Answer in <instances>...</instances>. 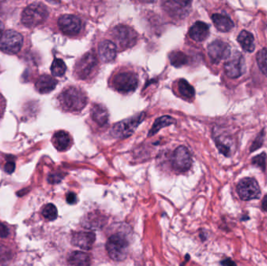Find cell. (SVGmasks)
<instances>
[{"mask_svg": "<svg viewBox=\"0 0 267 266\" xmlns=\"http://www.w3.org/2000/svg\"><path fill=\"white\" fill-rule=\"evenodd\" d=\"M61 105L66 110L78 112L87 105L88 98L85 92L76 87H70L62 91L60 96Z\"/></svg>", "mask_w": 267, "mask_h": 266, "instance_id": "cell-1", "label": "cell"}, {"mask_svg": "<svg viewBox=\"0 0 267 266\" xmlns=\"http://www.w3.org/2000/svg\"><path fill=\"white\" fill-rule=\"evenodd\" d=\"M49 16L46 6L40 2L31 4L22 13L21 22L27 27H34L41 24Z\"/></svg>", "mask_w": 267, "mask_h": 266, "instance_id": "cell-2", "label": "cell"}, {"mask_svg": "<svg viewBox=\"0 0 267 266\" xmlns=\"http://www.w3.org/2000/svg\"><path fill=\"white\" fill-rule=\"evenodd\" d=\"M128 241L124 235L114 234L108 239L106 251L113 260L121 262L127 258Z\"/></svg>", "mask_w": 267, "mask_h": 266, "instance_id": "cell-3", "label": "cell"}, {"mask_svg": "<svg viewBox=\"0 0 267 266\" xmlns=\"http://www.w3.org/2000/svg\"><path fill=\"white\" fill-rule=\"evenodd\" d=\"M144 119V113H141L131 118L123 120L113 126L110 134L113 138L117 139L128 138L134 134Z\"/></svg>", "mask_w": 267, "mask_h": 266, "instance_id": "cell-4", "label": "cell"}, {"mask_svg": "<svg viewBox=\"0 0 267 266\" xmlns=\"http://www.w3.org/2000/svg\"><path fill=\"white\" fill-rule=\"evenodd\" d=\"M112 36L117 41V45L122 49L132 47L138 40V34L128 26H116L112 31Z\"/></svg>", "mask_w": 267, "mask_h": 266, "instance_id": "cell-5", "label": "cell"}, {"mask_svg": "<svg viewBox=\"0 0 267 266\" xmlns=\"http://www.w3.org/2000/svg\"><path fill=\"white\" fill-rule=\"evenodd\" d=\"M23 45V37L17 31L9 30L0 37V50L7 54L18 53Z\"/></svg>", "mask_w": 267, "mask_h": 266, "instance_id": "cell-6", "label": "cell"}, {"mask_svg": "<svg viewBox=\"0 0 267 266\" xmlns=\"http://www.w3.org/2000/svg\"><path fill=\"white\" fill-rule=\"evenodd\" d=\"M113 88L121 93H130L138 88L139 78L133 73H121L116 75L113 79Z\"/></svg>", "mask_w": 267, "mask_h": 266, "instance_id": "cell-7", "label": "cell"}, {"mask_svg": "<svg viewBox=\"0 0 267 266\" xmlns=\"http://www.w3.org/2000/svg\"><path fill=\"white\" fill-rule=\"evenodd\" d=\"M246 70V62L243 55L239 52L230 53V57L226 59L225 64V71L228 78L235 79L244 74Z\"/></svg>", "mask_w": 267, "mask_h": 266, "instance_id": "cell-8", "label": "cell"}, {"mask_svg": "<svg viewBox=\"0 0 267 266\" xmlns=\"http://www.w3.org/2000/svg\"><path fill=\"white\" fill-rule=\"evenodd\" d=\"M238 195L243 201H250L260 198V188L257 181L253 178L242 179L237 186Z\"/></svg>", "mask_w": 267, "mask_h": 266, "instance_id": "cell-9", "label": "cell"}, {"mask_svg": "<svg viewBox=\"0 0 267 266\" xmlns=\"http://www.w3.org/2000/svg\"><path fill=\"white\" fill-rule=\"evenodd\" d=\"M98 64L97 57L94 53H87L77 62L75 72L80 79H87L96 70Z\"/></svg>", "mask_w": 267, "mask_h": 266, "instance_id": "cell-10", "label": "cell"}, {"mask_svg": "<svg viewBox=\"0 0 267 266\" xmlns=\"http://www.w3.org/2000/svg\"><path fill=\"white\" fill-rule=\"evenodd\" d=\"M171 164L176 171L180 173L187 171L192 164L191 154L187 148L184 146L176 148L172 155Z\"/></svg>", "mask_w": 267, "mask_h": 266, "instance_id": "cell-11", "label": "cell"}, {"mask_svg": "<svg viewBox=\"0 0 267 266\" xmlns=\"http://www.w3.org/2000/svg\"><path fill=\"white\" fill-rule=\"evenodd\" d=\"M230 47L227 43L216 40L208 46V54L213 63H219L230 57Z\"/></svg>", "mask_w": 267, "mask_h": 266, "instance_id": "cell-12", "label": "cell"}, {"mask_svg": "<svg viewBox=\"0 0 267 266\" xmlns=\"http://www.w3.org/2000/svg\"><path fill=\"white\" fill-rule=\"evenodd\" d=\"M58 26L65 35H76L82 29V22L76 16L65 14L59 18Z\"/></svg>", "mask_w": 267, "mask_h": 266, "instance_id": "cell-13", "label": "cell"}, {"mask_svg": "<svg viewBox=\"0 0 267 266\" xmlns=\"http://www.w3.org/2000/svg\"><path fill=\"white\" fill-rule=\"evenodd\" d=\"M96 241V234L93 232L80 231L74 233L71 238V243L83 250L92 248Z\"/></svg>", "mask_w": 267, "mask_h": 266, "instance_id": "cell-14", "label": "cell"}, {"mask_svg": "<svg viewBox=\"0 0 267 266\" xmlns=\"http://www.w3.org/2000/svg\"><path fill=\"white\" fill-rule=\"evenodd\" d=\"M99 54L103 62H111L117 56V45L110 40H104L99 45Z\"/></svg>", "mask_w": 267, "mask_h": 266, "instance_id": "cell-15", "label": "cell"}, {"mask_svg": "<svg viewBox=\"0 0 267 266\" xmlns=\"http://www.w3.org/2000/svg\"><path fill=\"white\" fill-rule=\"evenodd\" d=\"M105 224L106 218L97 212H91L82 220V225L88 229H99L103 227Z\"/></svg>", "mask_w": 267, "mask_h": 266, "instance_id": "cell-16", "label": "cell"}, {"mask_svg": "<svg viewBox=\"0 0 267 266\" xmlns=\"http://www.w3.org/2000/svg\"><path fill=\"white\" fill-rule=\"evenodd\" d=\"M209 35V26L204 22H196L189 30L190 38L195 41H205Z\"/></svg>", "mask_w": 267, "mask_h": 266, "instance_id": "cell-17", "label": "cell"}, {"mask_svg": "<svg viewBox=\"0 0 267 266\" xmlns=\"http://www.w3.org/2000/svg\"><path fill=\"white\" fill-rule=\"evenodd\" d=\"M57 81L49 75H42L39 77L35 83V88L41 94L49 93L57 87Z\"/></svg>", "mask_w": 267, "mask_h": 266, "instance_id": "cell-18", "label": "cell"}, {"mask_svg": "<svg viewBox=\"0 0 267 266\" xmlns=\"http://www.w3.org/2000/svg\"><path fill=\"white\" fill-rule=\"evenodd\" d=\"M91 116L92 120L98 125L103 126H105L109 120V113L107 109L104 105L100 104H95L91 110Z\"/></svg>", "mask_w": 267, "mask_h": 266, "instance_id": "cell-19", "label": "cell"}, {"mask_svg": "<svg viewBox=\"0 0 267 266\" xmlns=\"http://www.w3.org/2000/svg\"><path fill=\"white\" fill-rule=\"evenodd\" d=\"M213 23L218 31L228 32L234 27V22L229 17L223 14H215L212 16Z\"/></svg>", "mask_w": 267, "mask_h": 266, "instance_id": "cell-20", "label": "cell"}, {"mask_svg": "<svg viewBox=\"0 0 267 266\" xmlns=\"http://www.w3.org/2000/svg\"><path fill=\"white\" fill-rule=\"evenodd\" d=\"M53 143L55 147L59 151L62 152L71 145V138L68 133L65 132L63 130H61L54 134L53 138Z\"/></svg>", "mask_w": 267, "mask_h": 266, "instance_id": "cell-21", "label": "cell"}, {"mask_svg": "<svg viewBox=\"0 0 267 266\" xmlns=\"http://www.w3.org/2000/svg\"><path fill=\"white\" fill-rule=\"evenodd\" d=\"M238 41L242 49L248 53H252L255 50V40L252 33L247 31H242L238 37Z\"/></svg>", "mask_w": 267, "mask_h": 266, "instance_id": "cell-22", "label": "cell"}, {"mask_svg": "<svg viewBox=\"0 0 267 266\" xmlns=\"http://www.w3.org/2000/svg\"><path fill=\"white\" fill-rule=\"evenodd\" d=\"M68 263L71 266H89L91 257L87 253L74 251L68 258Z\"/></svg>", "mask_w": 267, "mask_h": 266, "instance_id": "cell-23", "label": "cell"}, {"mask_svg": "<svg viewBox=\"0 0 267 266\" xmlns=\"http://www.w3.org/2000/svg\"><path fill=\"white\" fill-rule=\"evenodd\" d=\"M176 121L170 116H164L160 117L155 121L154 124L152 126L150 131L148 133V137L153 136L156 133H158L161 129L166 126L175 123Z\"/></svg>", "mask_w": 267, "mask_h": 266, "instance_id": "cell-24", "label": "cell"}, {"mask_svg": "<svg viewBox=\"0 0 267 266\" xmlns=\"http://www.w3.org/2000/svg\"><path fill=\"white\" fill-rule=\"evenodd\" d=\"M178 91L182 97L186 99H191L195 96V89L186 80H180L178 82Z\"/></svg>", "mask_w": 267, "mask_h": 266, "instance_id": "cell-25", "label": "cell"}, {"mask_svg": "<svg viewBox=\"0 0 267 266\" xmlns=\"http://www.w3.org/2000/svg\"><path fill=\"white\" fill-rule=\"evenodd\" d=\"M66 66L65 62L61 59H55L52 66H51V72L55 77H62L66 73Z\"/></svg>", "mask_w": 267, "mask_h": 266, "instance_id": "cell-26", "label": "cell"}, {"mask_svg": "<svg viewBox=\"0 0 267 266\" xmlns=\"http://www.w3.org/2000/svg\"><path fill=\"white\" fill-rule=\"evenodd\" d=\"M170 63L175 67H181L186 64L187 61V56L180 51L173 52L170 55Z\"/></svg>", "mask_w": 267, "mask_h": 266, "instance_id": "cell-27", "label": "cell"}, {"mask_svg": "<svg viewBox=\"0 0 267 266\" xmlns=\"http://www.w3.org/2000/svg\"><path fill=\"white\" fill-rule=\"evenodd\" d=\"M256 61L258 66L260 67L263 74L267 76V49H261L259 51L256 55Z\"/></svg>", "mask_w": 267, "mask_h": 266, "instance_id": "cell-28", "label": "cell"}, {"mask_svg": "<svg viewBox=\"0 0 267 266\" xmlns=\"http://www.w3.org/2000/svg\"><path fill=\"white\" fill-rule=\"evenodd\" d=\"M191 0H168V5L174 11L185 10L191 6Z\"/></svg>", "mask_w": 267, "mask_h": 266, "instance_id": "cell-29", "label": "cell"}, {"mask_svg": "<svg viewBox=\"0 0 267 266\" xmlns=\"http://www.w3.org/2000/svg\"><path fill=\"white\" fill-rule=\"evenodd\" d=\"M42 215L45 219L50 221L56 220L58 216L57 208L53 204H48L43 208Z\"/></svg>", "mask_w": 267, "mask_h": 266, "instance_id": "cell-30", "label": "cell"}, {"mask_svg": "<svg viewBox=\"0 0 267 266\" xmlns=\"http://www.w3.org/2000/svg\"><path fill=\"white\" fill-rule=\"evenodd\" d=\"M266 160H267V155L265 152H263L259 156L252 158V163L254 165H256L264 171L266 169Z\"/></svg>", "mask_w": 267, "mask_h": 266, "instance_id": "cell-31", "label": "cell"}, {"mask_svg": "<svg viewBox=\"0 0 267 266\" xmlns=\"http://www.w3.org/2000/svg\"><path fill=\"white\" fill-rule=\"evenodd\" d=\"M264 138H265V131L262 130L261 132L258 135L257 138H256V140L254 141L252 146H251V149H250L251 152L261 148V146L264 144Z\"/></svg>", "mask_w": 267, "mask_h": 266, "instance_id": "cell-32", "label": "cell"}, {"mask_svg": "<svg viewBox=\"0 0 267 266\" xmlns=\"http://www.w3.org/2000/svg\"><path fill=\"white\" fill-rule=\"evenodd\" d=\"M9 235V229L4 224H0V238H5Z\"/></svg>", "mask_w": 267, "mask_h": 266, "instance_id": "cell-33", "label": "cell"}, {"mask_svg": "<svg viewBox=\"0 0 267 266\" xmlns=\"http://www.w3.org/2000/svg\"><path fill=\"white\" fill-rule=\"evenodd\" d=\"M14 170H15V164L14 162H9L5 165V171L9 174L14 173Z\"/></svg>", "mask_w": 267, "mask_h": 266, "instance_id": "cell-34", "label": "cell"}, {"mask_svg": "<svg viewBox=\"0 0 267 266\" xmlns=\"http://www.w3.org/2000/svg\"><path fill=\"white\" fill-rule=\"evenodd\" d=\"M66 202H68L69 204H74L77 202V197L74 193H69L66 196Z\"/></svg>", "mask_w": 267, "mask_h": 266, "instance_id": "cell-35", "label": "cell"}, {"mask_svg": "<svg viewBox=\"0 0 267 266\" xmlns=\"http://www.w3.org/2000/svg\"><path fill=\"white\" fill-rule=\"evenodd\" d=\"M221 264L225 265V266H235V263H234L231 259H226L221 262Z\"/></svg>", "mask_w": 267, "mask_h": 266, "instance_id": "cell-36", "label": "cell"}, {"mask_svg": "<svg viewBox=\"0 0 267 266\" xmlns=\"http://www.w3.org/2000/svg\"><path fill=\"white\" fill-rule=\"evenodd\" d=\"M262 208L264 211L267 212V194L264 197L263 202H262Z\"/></svg>", "mask_w": 267, "mask_h": 266, "instance_id": "cell-37", "label": "cell"}, {"mask_svg": "<svg viewBox=\"0 0 267 266\" xmlns=\"http://www.w3.org/2000/svg\"><path fill=\"white\" fill-rule=\"evenodd\" d=\"M3 29H4L3 23H2V21L0 20V37H1V35H2V31H3Z\"/></svg>", "mask_w": 267, "mask_h": 266, "instance_id": "cell-38", "label": "cell"}, {"mask_svg": "<svg viewBox=\"0 0 267 266\" xmlns=\"http://www.w3.org/2000/svg\"><path fill=\"white\" fill-rule=\"evenodd\" d=\"M142 2H147V3H150V2H155L156 0H139Z\"/></svg>", "mask_w": 267, "mask_h": 266, "instance_id": "cell-39", "label": "cell"}]
</instances>
